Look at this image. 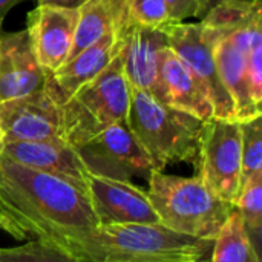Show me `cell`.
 I'll use <instances>...</instances> for the list:
<instances>
[{
	"label": "cell",
	"mask_w": 262,
	"mask_h": 262,
	"mask_svg": "<svg viewBox=\"0 0 262 262\" xmlns=\"http://www.w3.org/2000/svg\"><path fill=\"white\" fill-rule=\"evenodd\" d=\"M98 227L88 193L77 184L0 154V229L15 239Z\"/></svg>",
	"instance_id": "obj_1"
},
{
	"label": "cell",
	"mask_w": 262,
	"mask_h": 262,
	"mask_svg": "<svg viewBox=\"0 0 262 262\" xmlns=\"http://www.w3.org/2000/svg\"><path fill=\"white\" fill-rule=\"evenodd\" d=\"M78 262H206L210 241L180 235L161 224L98 226L46 239Z\"/></svg>",
	"instance_id": "obj_2"
},
{
	"label": "cell",
	"mask_w": 262,
	"mask_h": 262,
	"mask_svg": "<svg viewBox=\"0 0 262 262\" xmlns=\"http://www.w3.org/2000/svg\"><path fill=\"white\" fill-rule=\"evenodd\" d=\"M149 201L166 229L213 243L233 206L215 196L200 177L184 178L154 170L147 178Z\"/></svg>",
	"instance_id": "obj_3"
},
{
	"label": "cell",
	"mask_w": 262,
	"mask_h": 262,
	"mask_svg": "<svg viewBox=\"0 0 262 262\" xmlns=\"http://www.w3.org/2000/svg\"><path fill=\"white\" fill-rule=\"evenodd\" d=\"M203 123L130 86L126 126L158 170L175 163L195 164Z\"/></svg>",
	"instance_id": "obj_4"
},
{
	"label": "cell",
	"mask_w": 262,
	"mask_h": 262,
	"mask_svg": "<svg viewBox=\"0 0 262 262\" xmlns=\"http://www.w3.org/2000/svg\"><path fill=\"white\" fill-rule=\"evenodd\" d=\"M129 106L130 84L114 52L111 63L61 106L66 141L74 147L109 126L126 123Z\"/></svg>",
	"instance_id": "obj_5"
},
{
	"label": "cell",
	"mask_w": 262,
	"mask_h": 262,
	"mask_svg": "<svg viewBox=\"0 0 262 262\" xmlns=\"http://www.w3.org/2000/svg\"><path fill=\"white\" fill-rule=\"evenodd\" d=\"M196 177L220 200L233 206L241 189V129L238 121H204L195 161Z\"/></svg>",
	"instance_id": "obj_6"
},
{
	"label": "cell",
	"mask_w": 262,
	"mask_h": 262,
	"mask_svg": "<svg viewBox=\"0 0 262 262\" xmlns=\"http://www.w3.org/2000/svg\"><path fill=\"white\" fill-rule=\"evenodd\" d=\"M74 149L86 170L97 177L120 181H130L134 177L147 180L154 170H158L126 123L109 126Z\"/></svg>",
	"instance_id": "obj_7"
},
{
	"label": "cell",
	"mask_w": 262,
	"mask_h": 262,
	"mask_svg": "<svg viewBox=\"0 0 262 262\" xmlns=\"http://www.w3.org/2000/svg\"><path fill=\"white\" fill-rule=\"evenodd\" d=\"M169 48L204 84L213 104V118L236 121L230 94L221 81L212 48L210 28L200 23L177 21L164 29Z\"/></svg>",
	"instance_id": "obj_8"
},
{
	"label": "cell",
	"mask_w": 262,
	"mask_h": 262,
	"mask_svg": "<svg viewBox=\"0 0 262 262\" xmlns=\"http://www.w3.org/2000/svg\"><path fill=\"white\" fill-rule=\"evenodd\" d=\"M167 46L163 29H152L130 18H126L115 32L114 52L120 57L129 84L164 104L167 97L160 78V55Z\"/></svg>",
	"instance_id": "obj_9"
},
{
	"label": "cell",
	"mask_w": 262,
	"mask_h": 262,
	"mask_svg": "<svg viewBox=\"0 0 262 262\" xmlns=\"http://www.w3.org/2000/svg\"><path fill=\"white\" fill-rule=\"evenodd\" d=\"M86 193L98 226L160 224L146 190L130 181L88 173Z\"/></svg>",
	"instance_id": "obj_10"
},
{
	"label": "cell",
	"mask_w": 262,
	"mask_h": 262,
	"mask_svg": "<svg viewBox=\"0 0 262 262\" xmlns=\"http://www.w3.org/2000/svg\"><path fill=\"white\" fill-rule=\"evenodd\" d=\"M0 129L5 134V141L68 143L61 107L57 106L45 91L2 101Z\"/></svg>",
	"instance_id": "obj_11"
},
{
	"label": "cell",
	"mask_w": 262,
	"mask_h": 262,
	"mask_svg": "<svg viewBox=\"0 0 262 262\" xmlns=\"http://www.w3.org/2000/svg\"><path fill=\"white\" fill-rule=\"evenodd\" d=\"M78 25V9L38 5L28 14V35L40 66L48 71L61 68L72 51Z\"/></svg>",
	"instance_id": "obj_12"
},
{
	"label": "cell",
	"mask_w": 262,
	"mask_h": 262,
	"mask_svg": "<svg viewBox=\"0 0 262 262\" xmlns=\"http://www.w3.org/2000/svg\"><path fill=\"white\" fill-rule=\"evenodd\" d=\"M46 71L40 66L28 31L0 28V103L43 91Z\"/></svg>",
	"instance_id": "obj_13"
},
{
	"label": "cell",
	"mask_w": 262,
	"mask_h": 262,
	"mask_svg": "<svg viewBox=\"0 0 262 262\" xmlns=\"http://www.w3.org/2000/svg\"><path fill=\"white\" fill-rule=\"evenodd\" d=\"M114 43L115 32H109L69 58L57 71H46L45 94L61 107L81 86L94 80L111 63L114 57Z\"/></svg>",
	"instance_id": "obj_14"
},
{
	"label": "cell",
	"mask_w": 262,
	"mask_h": 262,
	"mask_svg": "<svg viewBox=\"0 0 262 262\" xmlns=\"http://www.w3.org/2000/svg\"><path fill=\"white\" fill-rule=\"evenodd\" d=\"M2 155L26 167L64 178L86 192L88 170L75 149L68 143L5 141Z\"/></svg>",
	"instance_id": "obj_15"
},
{
	"label": "cell",
	"mask_w": 262,
	"mask_h": 262,
	"mask_svg": "<svg viewBox=\"0 0 262 262\" xmlns=\"http://www.w3.org/2000/svg\"><path fill=\"white\" fill-rule=\"evenodd\" d=\"M160 78L169 106L187 112L201 121L213 118V104L207 89L169 46L160 55Z\"/></svg>",
	"instance_id": "obj_16"
},
{
	"label": "cell",
	"mask_w": 262,
	"mask_h": 262,
	"mask_svg": "<svg viewBox=\"0 0 262 262\" xmlns=\"http://www.w3.org/2000/svg\"><path fill=\"white\" fill-rule=\"evenodd\" d=\"M129 2L130 0H86L78 8V25L69 58L98 41L106 34L117 32L127 18Z\"/></svg>",
	"instance_id": "obj_17"
},
{
	"label": "cell",
	"mask_w": 262,
	"mask_h": 262,
	"mask_svg": "<svg viewBox=\"0 0 262 262\" xmlns=\"http://www.w3.org/2000/svg\"><path fill=\"white\" fill-rule=\"evenodd\" d=\"M210 262H261L241 215L233 209L212 244Z\"/></svg>",
	"instance_id": "obj_18"
},
{
	"label": "cell",
	"mask_w": 262,
	"mask_h": 262,
	"mask_svg": "<svg viewBox=\"0 0 262 262\" xmlns=\"http://www.w3.org/2000/svg\"><path fill=\"white\" fill-rule=\"evenodd\" d=\"M233 209L241 215L244 227L255 249L261 252L262 238V172L243 183Z\"/></svg>",
	"instance_id": "obj_19"
},
{
	"label": "cell",
	"mask_w": 262,
	"mask_h": 262,
	"mask_svg": "<svg viewBox=\"0 0 262 262\" xmlns=\"http://www.w3.org/2000/svg\"><path fill=\"white\" fill-rule=\"evenodd\" d=\"M241 129V186L255 173L262 172V115L238 121Z\"/></svg>",
	"instance_id": "obj_20"
},
{
	"label": "cell",
	"mask_w": 262,
	"mask_h": 262,
	"mask_svg": "<svg viewBox=\"0 0 262 262\" xmlns=\"http://www.w3.org/2000/svg\"><path fill=\"white\" fill-rule=\"evenodd\" d=\"M0 262H78L60 247L41 241L31 239L17 247L0 249Z\"/></svg>",
	"instance_id": "obj_21"
},
{
	"label": "cell",
	"mask_w": 262,
	"mask_h": 262,
	"mask_svg": "<svg viewBox=\"0 0 262 262\" xmlns=\"http://www.w3.org/2000/svg\"><path fill=\"white\" fill-rule=\"evenodd\" d=\"M127 18L143 26L163 31L169 25L175 23L166 0H130L127 8Z\"/></svg>",
	"instance_id": "obj_22"
},
{
	"label": "cell",
	"mask_w": 262,
	"mask_h": 262,
	"mask_svg": "<svg viewBox=\"0 0 262 262\" xmlns=\"http://www.w3.org/2000/svg\"><path fill=\"white\" fill-rule=\"evenodd\" d=\"M172 20L186 21L187 18H203L212 8L215 0H166Z\"/></svg>",
	"instance_id": "obj_23"
},
{
	"label": "cell",
	"mask_w": 262,
	"mask_h": 262,
	"mask_svg": "<svg viewBox=\"0 0 262 262\" xmlns=\"http://www.w3.org/2000/svg\"><path fill=\"white\" fill-rule=\"evenodd\" d=\"M38 5H48V6H58V8H71L78 9L86 0H37Z\"/></svg>",
	"instance_id": "obj_24"
},
{
	"label": "cell",
	"mask_w": 262,
	"mask_h": 262,
	"mask_svg": "<svg viewBox=\"0 0 262 262\" xmlns=\"http://www.w3.org/2000/svg\"><path fill=\"white\" fill-rule=\"evenodd\" d=\"M25 0H0V28H2V21L3 18L8 15V12L18 3H21Z\"/></svg>",
	"instance_id": "obj_25"
},
{
	"label": "cell",
	"mask_w": 262,
	"mask_h": 262,
	"mask_svg": "<svg viewBox=\"0 0 262 262\" xmlns=\"http://www.w3.org/2000/svg\"><path fill=\"white\" fill-rule=\"evenodd\" d=\"M3 144H5V134H3V130L0 129V154H2V150H3Z\"/></svg>",
	"instance_id": "obj_26"
}]
</instances>
